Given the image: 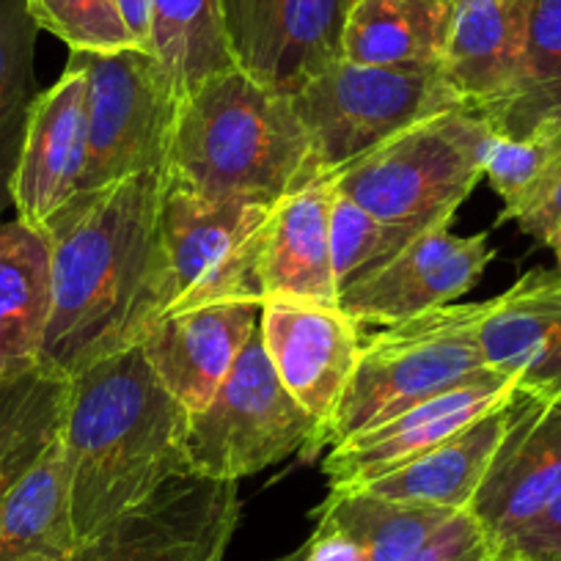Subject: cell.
Wrapping results in <instances>:
<instances>
[{
  "label": "cell",
  "instance_id": "obj_1",
  "mask_svg": "<svg viewBox=\"0 0 561 561\" xmlns=\"http://www.w3.org/2000/svg\"><path fill=\"white\" fill-rule=\"evenodd\" d=\"M165 171L75 196L50 224L53 309L39 364L75 377L129 344L154 242Z\"/></svg>",
  "mask_w": 561,
  "mask_h": 561
},
{
  "label": "cell",
  "instance_id": "obj_2",
  "mask_svg": "<svg viewBox=\"0 0 561 561\" xmlns=\"http://www.w3.org/2000/svg\"><path fill=\"white\" fill-rule=\"evenodd\" d=\"M187 413L163 388L140 344L69 377L61 455L75 545L187 473Z\"/></svg>",
  "mask_w": 561,
  "mask_h": 561
},
{
  "label": "cell",
  "instance_id": "obj_3",
  "mask_svg": "<svg viewBox=\"0 0 561 561\" xmlns=\"http://www.w3.org/2000/svg\"><path fill=\"white\" fill-rule=\"evenodd\" d=\"M165 180L209 198L273 204L328 176L289 96L234 67L182 96Z\"/></svg>",
  "mask_w": 561,
  "mask_h": 561
},
{
  "label": "cell",
  "instance_id": "obj_4",
  "mask_svg": "<svg viewBox=\"0 0 561 561\" xmlns=\"http://www.w3.org/2000/svg\"><path fill=\"white\" fill-rule=\"evenodd\" d=\"M273 204L209 198L165 180L152 267L129 344L152 322L198 306H262L259 237Z\"/></svg>",
  "mask_w": 561,
  "mask_h": 561
},
{
  "label": "cell",
  "instance_id": "obj_5",
  "mask_svg": "<svg viewBox=\"0 0 561 561\" xmlns=\"http://www.w3.org/2000/svg\"><path fill=\"white\" fill-rule=\"evenodd\" d=\"M488 311L490 300L449 304L360 339L353 380L325 446L493 371L479 344Z\"/></svg>",
  "mask_w": 561,
  "mask_h": 561
},
{
  "label": "cell",
  "instance_id": "obj_6",
  "mask_svg": "<svg viewBox=\"0 0 561 561\" xmlns=\"http://www.w3.org/2000/svg\"><path fill=\"white\" fill-rule=\"evenodd\" d=\"M493 133L488 118L466 107L440 113L393 135L328 180L377 218L427 231L455 220L471 196L484 176Z\"/></svg>",
  "mask_w": 561,
  "mask_h": 561
},
{
  "label": "cell",
  "instance_id": "obj_7",
  "mask_svg": "<svg viewBox=\"0 0 561 561\" xmlns=\"http://www.w3.org/2000/svg\"><path fill=\"white\" fill-rule=\"evenodd\" d=\"M289 102L322 176H333L415 124L462 107L440 69L366 67L344 58L300 85Z\"/></svg>",
  "mask_w": 561,
  "mask_h": 561
},
{
  "label": "cell",
  "instance_id": "obj_8",
  "mask_svg": "<svg viewBox=\"0 0 561 561\" xmlns=\"http://www.w3.org/2000/svg\"><path fill=\"white\" fill-rule=\"evenodd\" d=\"M320 451L322 427L278 380L256 328L207 408L187 419V473L240 482L293 455Z\"/></svg>",
  "mask_w": 561,
  "mask_h": 561
},
{
  "label": "cell",
  "instance_id": "obj_9",
  "mask_svg": "<svg viewBox=\"0 0 561 561\" xmlns=\"http://www.w3.org/2000/svg\"><path fill=\"white\" fill-rule=\"evenodd\" d=\"M72 56L89 80V165L80 193L165 171L182 96L158 58L140 47Z\"/></svg>",
  "mask_w": 561,
  "mask_h": 561
},
{
  "label": "cell",
  "instance_id": "obj_10",
  "mask_svg": "<svg viewBox=\"0 0 561 561\" xmlns=\"http://www.w3.org/2000/svg\"><path fill=\"white\" fill-rule=\"evenodd\" d=\"M240 523V482L176 473L113 517L69 561H224Z\"/></svg>",
  "mask_w": 561,
  "mask_h": 561
},
{
  "label": "cell",
  "instance_id": "obj_11",
  "mask_svg": "<svg viewBox=\"0 0 561 561\" xmlns=\"http://www.w3.org/2000/svg\"><path fill=\"white\" fill-rule=\"evenodd\" d=\"M493 256L484 231L460 237L451 231V220H444L342 289L339 306L358 325H393L471 293Z\"/></svg>",
  "mask_w": 561,
  "mask_h": 561
},
{
  "label": "cell",
  "instance_id": "obj_12",
  "mask_svg": "<svg viewBox=\"0 0 561 561\" xmlns=\"http://www.w3.org/2000/svg\"><path fill=\"white\" fill-rule=\"evenodd\" d=\"M355 0H224L226 34L242 72L293 96L342 61V36Z\"/></svg>",
  "mask_w": 561,
  "mask_h": 561
},
{
  "label": "cell",
  "instance_id": "obj_13",
  "mask_svg": "<svg viewBox=\"0 0 561 561\" xmlns=\"http://www.w3.org/2000/svg\"><path fill=\"white\" fill-rule=\"evenodd\" d=\"M561 490V393L517 386L510 399V424L488 477L468 512L506 545Z\"/></svg>",
  "mask_w": 561,
  "mask_h": 561
},
{
  "label": "cell",
  "instance_id": "obj_14",
  "mask_svg": "<svg viewBox=\"0 0 561 561\" xmlns=\"http://www.w3.org/2000/svg\"><path fill=\"white\" fill-rule=\"evenodd\" d=\"M259 333L275 375L325 435L344 402L360 350V325L342 306L267 300Z\"/></svg>",
  "mask_w": 561,
  "mask_h": 561
},
{
  "label": "cell",
  "instance_id": "obj_15",
  "mask_svg": "<svg viewBox=\"0 0 561 561\" xmlns=\"http://www.w3.org/2000/svg\"><path fill=\"white\" fill-rule=\"evenodd\" d=\"M517 380L488 371L333 444L322 460L331 488H364L460 433L515 393Z\"/></svg>",
  "mask_w": 561,
  "mask_h": 561
},
{
  "label": "cell",
  "instance_id": "obj_16",
  "mask_svg": "<svg viewBox=\"0 0 561 561\" xmlns=\"http://www.w3.org/2000/svg\"><path fill=\"white\" fill-rule=\"evenodd\" d=\"M89 165V80L75 56L61 78L39 91L12 185L18 218L45 229L75 196Z\"/></svg>",
  "mask_w": 561,
  "mask_h": 561
},
{
  "label": "cell",
  "instance_id": "obj_17",
  "mask_svg": "<svg viewBox=\"0 0 561 561\" xmlns=\"http://www.w3.org/2000/svg\"><path fill=\"white\" fill-rule=\"evenodd\" d=\"M259 304H213L152 322L138 342L165 391L198 413L209 404L259 328Z\"/></svg>",
  "mask_w": 561,
  "mask_h": 561
},
{
  "label": "cell",
  "instance_id": "obj_18",
  "mask_svg": "<svg viewBox=\"0 0 561 561\" xmlns=\"http://www.w3.org/2000/svg\"><path fill=\"white\" fill-rule=\"evenodd\" d=\"M534 0H451L440 75L462 107L493 118L510 100L526 50Z\"/></svg>",
  "mask_w": 561,
  "mask_h": 561
},
{
  "label": "cell",
  "instance_id": "obj_19",
  "mask_svg": "<svg viewBox=\"0 0 561 561\" xmlns=\"http://www.w3.org/2000/svg\"><path fill=\"white\" fill-rule=\"evenodd\" d=\"M333 182L320 180L278 198L259 237L262 300L339 306L331 262ZM262 304V306H264Z\"/></svg>",
  "mask_w": 561,
  "mask_h": 561
},
{
  "label": "cell",
  "instance_id": "obj_20",
  "mask_svg": "<svg viewBox=\"0 0 561 561\" xmlns=\"http://www.w3.org/2000/svg\"><path fill=\"white\" fill-rule=\"evenodd\" d=\"M479 344L493 371L523 388L561 393V275L531 270L490 300Z\"/></svg>",
  "mask_w": 561,
  "mask_h": 561
},
{
  "label": "cell",
  "instance_id": "obj_21",
  "mask_svg": "<svg viewBox=\"0 0 561 561\" xmlns=\"http://www.w3.org/2000/svg\"><path fill=\"white\" fill-rule=\"evenodd\" d=\"M510 399L484 413L482 419L471 421L460 433L440 440L427 455L364 484V490L410 504H430L451 512L468 510L506 435Z\"/></svg>",
  "mask_w": 561,
  "mask_h": 561
},
{
  "label": "cell",
  "instance_id": "obj_22",
  "mask_svg": "<svg viewBox=\"0 0 561 561\" xmlns=\"http://www.w3.org/2000/svg\"><path fill=\"white\" fill-rule=\"evenodd\" d=\"M53 309L50 240L20 218L0 224V375L39 364Z\"/></svg>",
  "mask_w": 561,
  "mask_h": 561
},
{
  "label": "cell",
  "instance_id": "obj_23",
  "mask_svg": "<svg viewBox=\"0 0 561 561\" xmlns=\"http://www.w3.org/2000/svg\"><path fill=\"white\" fill-rule=\"evenodd\" d=\"M451 23V0H355L342 58L366 67L438 69Z\"/></svg>",
  "mask_w": 561,
  "mask_h": 561
},
{
  "label": "cell",
  "instance_id": "obj_24",
  "mask_svg": "<svg viewBox=\"0 0 561 561\" xmlns=\"http://www.w3.org/2000/svg\"><path fill=\"white\" fill-rule=\"evenodd\" d=\"M69 377L34 364L0 375V510L61 438Z\"/></svg>",
  "mask_w": 561,
  "mask_h": 561
},
{
  "label": "cell",
  "instance_id": "obj_25",
  "mask_svg": "<svg viewBox=\"0 0 561 561\" xmlns=\"http://www.w3.org/2000/svg\"><path fill=\"white\" fill-rule=\"evenodd\" d=\"M457 512L386 499L364 488H331L314 520L342 528L366 561H408Z\"/></svg>",
  "mask_w": 561,
  "mask_h": 561
},
{
  "label": "cell",
  "instance_id": "obj_26",
  "mask_svg": "<svg viewBox=\"0 0 561 561\" xmlns=\"http://www.w3.org/2000/svg\"><path fill=\"white\" fill-rule=\"evenodd\" d=\"M149 53L158 58L180 96L234 69L224 0H152Z\"/></svg>",
  "mask_w": 561,
  "mask_h": 561
},
{
  "label": "cell",
  "instance_id": "obj_27",
  "mask_svg": "<svg viewBox=\"0 0 561 561\" xmlns=\"http://www.w3.org/2000/svg\"><path fill=\"white\" fill-rule=\"evenodd\" d=\"M72 550L69 479L58 438L0 510V561L69 556Z\"/></svg>",
  "mask_w": 561,
  "mask_h": 561
},
{
  "label": "cell",
  "instance_id": "obj_28",
  "mask_svg": "<svg viewBox=\"0 0 561 561\" xmlns=\"http://www.w3.org/2000/svg\"><path fill=\"white\" fill-rule=\"evenodd\" d=\"M488 122L515 138L539 133L561 144V0L531 3L517 83Z\"/></svg>",
  "mask_w": 561,
  "mask_h": 561
},
{
  "label": "cell",
  "instance_id": "obj_29",
  "mask_svg": "<svg viewBox=\"0 0 561 561\" xmlns=\"http://www.w3.org/2000/svg\"><path fill=\"white\" fill-rule=\"evenodd\" d=\"M36 34L25 0H0V224L12 207V185L23 152L36 91Z\"/></svg>",
  "mask_w": 561,
  "mask_h": 561
},
{
  "label": "cell",
  "instance_id": "obj_30",
  "mask_svg": "<svg viewBox=\"0 0 561 561\" xmlns=\"http://www.w3.org/2000/svg\"><path fill=\"white\" fill-rule=\"evenodd\" d=\"M419 234L421 231L408 229V226L377 218L369 209H364L333 187L331 262L339 293L347 289L360 275L371 273L391 256H397Z\"/></svg>",
  "mask_w": 561,
  "mask_h": 561
},
{
  "label": "cell",
  "instance_id": "obj_31",
  "mask_svg": "<svg viewBox=\"0 0 561 561\" xmlns=\"http://www.w3.org/2000/svg\"><path fill=\"white\" fill-rule=\"evenodd\" d=\"M42 31L72 53H113L135 45L116 0H25Z\"/></svg>",
  "mask_w": 561,
  "mask_h": 561
},
{
  "label": "cell",
  "instance_id": "obj_32",
  "mask_svg": "<svg viewBox=\"0 0 561 561\" xmlns=\"http://www.w3.org/2000/svg\"><path fill=\"white\" fill-rule=\"evenodd\" d=\"M561 144H556L548 135H504L495 129L490 138L488 154H484V176L504 202V209L512 207L550 163Z\"/></svg>",
  "mask_w": 561,
  "mask_h": 561
},
{
  "label": "cell",
  "instance_id": "obj_33",
  "mask_svg": "<svg viewBox=\"0 0 561 561\" xmlns=\"http://www.w3.org/2000/svg\"><path fill=\"white\" fill-rule=\"evenodd\" d=\"M499 220H515L523 234L553 248L561 229V149L550 158L539 180L512 207L501 209Z\"/></svg>",
  "mask_w": 561,
  "mask_h": 561
},
{
  "label": "cell",
  "instance_id": "obj_34",
  "mask_svg": "<svg viewBox=\"0 0 561 561\" xmlns=\"http://www.w3.org/2000/svg\"><path fill=\"white\" fill-rule=\"evenodd\" d=\"M408 561H504L501 545L468 510L457 512Z\"/></svg>",
  "mask_w": 561,
  "mask_h": 561
},
{
  "label": "cell",
  "instance_id": "obj_35",
  "mask_svg": "<svg viewBox=\"0 0 561 561\" xmlns=\"http://www.w3.org/2000/svg\"><path fill=\"white\" fill-rule=\"evenodd\" d=\"M504 559L561 561V490L515 539L504 548Z\"/></svg>",
  "mask_w": 561,
  "mask_h": 561
},
{
  "label": "cell",
  "instance_id": "obj_36",
  "mask_svg": "<svg viewBox=\"0 0 561 561\" xmlns=\"http://www.w3.org/2000/svg\"><path fill=\"white\" fill-rule=\"evenodd\" d=\"M278 561H366L364 550L333 523L317 520L314 531L293 553L280 556Z\"/></svg>",
  "mask_w": 561,
  "mask_h": 561
},
{
  "label": "cell",
  "instance_id": "obj_37",
  "mask_svg": "<svg viewBox=\"0 0 561 561\" xmlns=\"http://www.w3.org/2000/svg\"><path fill=\"white\" fill-rule=\"evenodd\" d=\"M124 25L133 34L140 50H149V31H152V0H116Z\"/></svg>",
  "mask_w": 561,
  "mask_h": 561
},
{
  "label": "cell",
  "instance_id": "obj_38",
  "mask_svg": "<svg viewBox=\"0 0 561 561\" xmlns=\"http://www.w3.org/2000/svg\"><path fill=\"white\" fill-rule=\"evenodd\" d=\"M553 251H556V256H559V275H561V229H559V234H556Z\"/></svg>",
  "mask_w": 561,
  "mask_h": 561
},
{
  "label": "cell",
  "instance_id": "obj_39",
  "mask_svg": "<svg viewBox=\"0 0 561 561\" xmlns=\"http://www.w3.org/2000/svg\"><path fill=\"white\" fill-rule=\"evenodd\" d=\"M31 561H69V556H36Z\"/></svg>",
  "mask_w": 561,
  "mask_h": 561
},
{
  "label": "cell",
  "instance_id": "obj_40",
  "mask_svg": "<svg viewBox=\"0 0 561 561\" xmlns=\"http://www.w3.org/2000/svg\"><path fill=\"white\" fill-rule=\"evenodd\" d=\"M504 561H526V559H504Z\"/></svg>",
  "mask_w": 561,
  "mask_h": 561
}]
</instances>
